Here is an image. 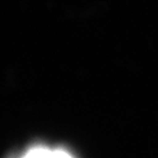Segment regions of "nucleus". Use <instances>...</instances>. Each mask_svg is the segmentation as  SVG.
Wrapping results in <instances>:
<instances>
[{
  "mask_svg": "<svg viewBox=\"0 0 158 158\" xmlns=\"http://www.w3.org/2000/svg\"><path fill=\"white\" fill-rule=\"evenodd\" d=\"M52 152L45 147L37 146L29 150L22 158H52Z\"/></svg>",
  "mask_w": 158,
  "mask_h": 158,
  "instance_id": "nucleus-1",
  "label": "nucleus"
},
{
  "mask_svg": "<svg viewBox=\"0 0 158 158\" xmlns=\"http://www.w3.org/2000/svg\"><path fill=\"white\" fill-rule=\"evenodd\" d=\"M52 158H73V157L67 151L62 149H57L52 152Z\"/></svg>",
  "mask_w": 158,
  "mask_h": 158,
  "instance_id": "nucleus-2",
  "label": "nucleus"
}]
</instances>
